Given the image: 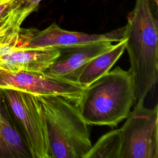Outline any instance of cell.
I'll return each instance as SVG.
<instances>
[{
	"instance_id": "4",
	"label": "cell",
	"mask_w": 158,
	"mask_h": 158,
	"mask_svg": "<svg viewBox=\"0 0 158 158\" xmlns=\"http://www.w3.org/2000/svg\"><path fill=\"white\" fill-rule=\"evenodd\" d=\"M1 91L31 158H50L46 120L38 96L21 90Z\"/></svg>"
},
{
	"instance_id": "3",
	"label": "cell",
	"mask_w": 158,
	"mask_h": 158,
	"mask_svg": "<svg viewBox=\"0 0 158 158\" xmlns=\"http://www.w3.org/2000/svg\"><path fill=\"white\" fill-rule=\"evenodd\" d=\"M45 117L50 158H83L92 146L76 105L60 96H38Z\"/></svg>"
},
{
	"instance_id": "1",
	"label": "cell",
	"mask_w": 158,
	"mask_h": 158,
	"mask_svg": "<svg viewBox=\"0 0 158 158\" xmlns=\"http://www.w3.org/2000/svg\"><path fill=\"white\" fill-rule=\"evenodd\" d=\"M123 39L130 59L136 101L144 100L158 79L157 20L151 0H136L127 16Z\"/></svg>"
},
{
	"instance_id": "9",
	"label": "cell",
	"mask_w": 158,
	"mask_h": 158,
	"mask_svg": "<svg viewBox=\"0 0 158 158\" xmlns=\"http://www.w3.org/2000/svg\"><path fill=\"white\" fill-rule=\"evenodd\" d=\"M17 42L0 47V69L12 72H44L59 54L57 48H27Z\"/></svg>"
},
{
	"instance_id": "2",
	"label": "cell",
	"mask_w": 158,
	"mask_h": 158,
	"mask_svg": "<svg viewBox=\"0 0 158 158\" xmlns=\"http://www.w3.org/2000/svg\"><path fill=\"white\" fill-rule=\"evenodd\" d=\"M136 101L130 70L117 66L85 88L76 106L88 125L114 128L127 118Z\"/></svg>"
},
{
	"instance_id": "16",
	"label": "cell",
	"mask_w": 158,
	"mask_h": 158,
	"mask_svg": "<svg viewBox=\"0 0 158 158\" xmlns=\"http://www.w3.org/2000/svg\"><path fill=\"white\" fill-rule=\"evenodd\" d=\"M154 1L155 3H156V6H157V2H158V0H154Z\"/></svg>"
},
{
	"instance_id": "6",
	"label": "cell",
	"mask_w": 158,
	"mask_h": 158,
	"mask_svg": "<svg viewBox=\"0 0 158 158\" xmlns=\"http://www.w3.org/2000/svg\"><path fill=\"white\" fill-rule=\"evenodd\" d=\"M5 89L21 90L36 96H60L77 106L85 88L78 83L44 72H12L0 69V91Z\"/></svg>"
},
{
	"instance_id": "13",
	"label": "cell",
	"mask_w": 158,
	"mask_h": 158,
	"mask_svg": "<svg viewBox=\"0 0 158 158\" xmlns=\"http://www.w3.org/2000/svg\"><path fill=\"white\" fill-rule=\"evenodd\" d=\"M17 5L15 0H0V23Z\"/></svg>"
},
{
	"instance_id": "5",
	"label": "cell",
	"mask_w": 158,
	"mask_h": 158,
	"mask_svg": "<svg viewBox=\"0 0 158 158\" xmlns=\"http://www.w3.org/2000/svg\"><path fill=\"white\" fill-rule=\"evenodd\" d=\"M144 101H137L120 128V158L158 157V106L148 109Z\"/></svg>"
},
{
	"instance_id": "11",
	"label": "cell",
	"mask_w": 158,
	"mask_h": 158,
	"mask_svg": "<svg viewBox=\"0 0 158 158\" xmlns=\"http://www.w3.org/2000/svg\"><path fill=\"white\" fill-rule=\"evenodd\" d=\"M125 44L123 39L88 61L79 72L77 82L85 88L107 73L123 53Z\"/></svg>"
},
{
	"instance_id": "7",
	"label": "cell",
	"mask_w": 158,
	"mask_h": 158,
	"mask_svg": "<svg viewBox=\"0 0 158 158\" xmlns=\"http://www.w3.org/2000/svg\"><path fill=\"white\" fill-rule=\"evenodd\" d=\"M125 26L104 34L68 31L53 22L46 28H21L17 45L27 48H62L96 41L119 42L123 40Z\"/></svg>"
},
{
	"instance_id": "15",
	"label": "cell",
	"mask_w": 158,
	"mask_h": 158,
	"mask_svg": "<svg viewBox=\"0 0 158 158\" xmlns=\"http://www.w3.org/2000/svg\"><path fill=\"white\" fill-rule=\"evenodd\" d=\"M14 22L13 18L9 14L5 19L0 23V35L10 28L14 25Z\"/></svg>"
},
{
	"instance_id": "12",
	"label": "cell",
	"mask_w": 158,
	"mask_h": 158,
	"mask_svg": "<svg viewBox=\"0 0 158 158\" xmlns=\"http://www.w3.org/2000/svg\"><path fill=\"white\" fill-rule=\"evenodd\" d=\"M122 146L121 129L112 130L92 144L83 158H120Z\"/></svg>"
},
{
	"instance_id": "14",
	"label": "cell",
	"mask_w": 158,
	"mask_h": 158,
	"mask_svg": "<svg viewBox=\"0 0 158 158\" xmlns=\"http://www.w3.org/2000/svg\"><path fill=\"white\" fill-rule=\"evenodd\" d=\"M42 0H15L20 7L30 11L31 13L38 10L39 4Z\"/></svg>"
},
{
	"instance_id": "10",
	"label": "cell",
	"mask_w": 158,
	"mask_h": 158,
	"mask_svg": "<svg viewBox=\"0 0 158 158\" xmlns=\"http://www.w3.org/2000/svg\"><path fill=\"white\" fill-rule=\"evenodd\" d=\"M0 91V158H31Z\"/></svg>"
},
{
	"instance_id": "8",
	"label": "cell",
	"mask_w": 158,
	"mask_h": 158,
	"mask_svg": "<svg viewBox=\"0 0 158 158\" xmlns=\"http://www.w3.org/2000/svg\"><path fill=\"white\" fill-rule=\"evenodd\" d=\"M110 41H96L57 48L59 54L44 72L48 75L77 82L82 67L91 59L112 46Z\"/></svg>"
}]
</instances>
